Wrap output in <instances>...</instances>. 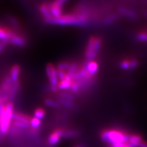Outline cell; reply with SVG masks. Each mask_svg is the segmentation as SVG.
<instances>
[{
    "label": "cell",
    "mask_w": 147,
    "mask_h": 147,
    "mask_svg": "<svg viewBox=\"0 0 147 147\" xmlns=\"http://www.w3.org/2000/svg\"><path fill=\"white\" fill-rule=\"evenodd\" d=\"M117 18H118V16L117 15L110 16L104 20V24H111V23L113 22L115 20H116L117 19Z\"/></svg>",
    "instance_id": "obj_25"
},
{
    "label": "cell",
    "mask_w": 147,
    "mask_h": 147,
    "mask_svg": "<svg viewBox=\"0 0 147 147\" xmlns=\"http://www.w3.org/2000/svg\"><path fill=\"white\" fill-rule=\"evenodd\" d=\"M138 147H147V142L142 140L138 145Z\"/></svg>",
    "instance_id": "obj_27"
},
{
    "label": "cell",
    "mask_w": 147,
    "mask_h": 147,
    "mask_svg": "<svg viewBox=\"0 0 147 147\" xmlns=\"http://www.w3.org/2000/svg\"><path fill=\"white\" fill-rule=\"evenodd\" d=\"M4 47V43H0V52H1Z\"/></svg>",
    "instance_id": "obj_28"
},
{
    "label": "cell",
    "mask_w": 147,
    "mask_h": 147,
    "mask_svg": "<svg viewBox=\"0 0 147 147\" xmlns=\"http://www.w3.org/2000/svg\"><path fill=\"white\" fill-rule=\"evenodd\" d=\"M45 103L46 105H49V106L52 107H58L59 106L58 103L55 102L54 100H53L52 99H45Z\"/></svg>",
    "instance_id": "obj_24"
},
{
    "label": "cell",
    "mask_w": 147,
    "mask_h": 147,
    "mask_svg": "<svg viewBox=\"0 0 147 147\" xmlns=\"http://www.w3.org/2000/svg\"><path fill=\"white\" fill-rule=\"evenodd\" d=\"M145 15H146V16L147 17V11L146 12V13H145Z\"/></svg>",
    "instance_id": "obj_30"
},
{
    "label": "cell",
    "mask_w": 147,
    "mask_h": 147,
    "mask_svg": "<svg viewBox=\"0 0 147 147\" xmlns=\"http://www.w3.org/2000/svg\"><path fill=\"white\" fill-rule=\"evenodd\" d=\"M119 66L123 70L133 69L132 67V59H123L119 63Z\"/></svg>",
    "instance_id": "obj_17"
},
{
    "label": "cell",
    "mask_w": 147,
    "mask_h": 147,
    "mask_svg": "<svg viewBox=\"0 0 147 147\" xmlns=\"http://www.w3.org/2000/svg\"><path fill=\"white\" fill-rule=\"evenodd\" d=\"M81 84L77 80H72L70 89L73 93H77L81 88Z\"/></svg>",
    "instance_id": "obj_21"
},
{
    "label": "cell",
    "mask_w": 147,
    "mask_h": 147,
    "mask_svg": "<svg viewBox=\"0 0 147 147\" xmlns=\"http://www.w3.org/2000/svg\"><path fill=\"white\" fill-rule=\"evenodd\" d=\"M74 147H84V145H78L77 146H75Z\"/></svg>",
    "instance_id": "obj_29"
},
{
    "label": "cell",
    "mask_w": 147,
    "mask_h": 147,
    "mask_svg": "<svg viewBox=\"0 0 147 147\" xmlns=\"http://www.w3.org/2000/svg\"><path fill=\"white\" fill-rule=\"evenodd\" d=\"M88 21V17L85 13L63 14L58 18H50L45 20L47 24L59 25H82Z\"/></svg>",
    "instance_id": "obj_1"
},
{
    "label": "cell",
    "mask_w": 147,
    "mask_h": 147,
    "mask_svg": "<svg viewBox=\"0 0 147 147\" xmlns=\"http://www.w3.org/2000/svg\"><path fill=\"white\" fill-rule=\"evenodd\" d=\"M12 102L0 103V132L5 135L9 132L13 114Z\"/></svg>",
    "instance_id": "obj_3"
},
{
    "label": "cell",
    "mask_w": 147,
    "mask_h": 147,
    "mask_svg": "<svg viewBox=\"0 0 147 147\" xmlns=\"http://www.w3.org/2000/svg\"><path fill=\"white\" fill-rule=\"evenodd\" d=\"M50 11L53 18H58L63 15V8L53 2L49 4Z\"/></svg>",
    "instance_id": "obj_10"
},
{
    "label": "cell",
    "mask_w": 147,
    "mask_h": 147,
    "mask_svg": "<svg viewBox=\"0 0 147 147\" xmlns=\"http://www.w3.org/2000/svg\"><path fill=\"white\" fill-rule=\"evenodd\" d=\"M64 129L63 128L58 127L55 129L52 132L50 133L47 139V143L49 146H54L58 144L63 136Z\"/></svg>",
    "instance_id": "obj_6"
},
{
    "label": "cell",
    "mask_w": 147,
    "mask_h": 147,
    "mask_svg": "<svg viewBox=\"0 0 147 147\" xmlns=\"http://www.w3.org/2000/svg\"><path fill=\"white\" fill-rule=\"evenodd\" d=\"M71 65V63L67 61H63L58 63V66L57 67V69H62V70H68L69 69L70 66Z\"/></svg>",
    "instance_id": "obj_23"
},
{
    "label": "cell",
    "mask_w": 147,
    "mask_h": 147,
    "mask_svg": "<svg viewBox=\"0 0 147 147\" xmlns=\"http://www.w3.org/2000/svg\"><path fill=\"white\" fill-rule=\"evenodd\" d=\"M46 74L51 86H57L59 82L57 69L53 64L49 63L46 66Z\"/></svg>",
    "instance_id": "obj_5"
},
{
    "label": "cell",
    "mask_w": 147,
    "mask_h": 147,
    "mask_svg": "<svg viewBox=\"0 0 147 147\" xmlns=\"http://www.w3.org/2000/svg\"><path fill=\"white\" fill-rule=\"evenodd\" d=\"M78 134V132L74 130H68V129H64V133L63 137L65 138H69V137H74L77 136Z\"/></svg>",
    "instance_id": "obj_22"
},
{
    "label": "cell",
    "mask_w": 147,
    "mask_h": 147,
    "mask_svg": "<svg viewBox=\"0 0 147 147\" xmlns=\"http://www.w3.org/2000/svg\"><path fill=\"white\" fill-rule=\"evenodd\" d=\"M16 34L7 27L0 26V40L4 42L9 41Z\"/></svg>",
    "instance_id": "obj_7"
},
{
    "label": "cell",
    "mask_w": 147,
    "mask_h": 147,
    "mask_svg": "<svg viewBox=\"0 0 147 147\" xmlns=\"http://www.w3.org/2000/svg\"><path fill=\"white\" fill-rule=\"evenodd\" d=\"M143 140L142 137L139 134H130L129 139L127 143V145L130 147H138V145Z\"/></svg>",
    "instance_id": "obj_12"
},
{
    "label": "cell",
    "mask_w": 147,
    "mask_h": 147,
    "mask_svg": "<svg viewBox=\"0 0 147 147\" xmlns=\"http://www.w3.org/2000/svg\"><path fill=\"white\" fill-rule=\"evenodd\" d=\"M41 125V120L36 118H31L30 123V126L31 129H33L35 130H38L40 127Z\"/></svg>",
    "instance_id": "obj_19"
},
{
    "label": "cell",
    "mask_w": 147,
    "mask_h": 147,
    "mask_svg": "<svg viewBox=\"0 0 147 147\" xmlns=\"http://www.w3.org/2000/svg\"><path fill=\"white\" fill-rule=\"evenodd\" d=\"M103 142L112 146H118L127 144L130 134L117 129H104L100 133Z\"/></svg>",
    "instance_id": "obj_2"
},
{
    "label": "cell",
    "mask_w": 147,
    "mask_h": 147,
    "mask_svg": "<svg viewBox=\"0 0 147 147\" xmlns=\"http://www.w3.org/2000/svg\"><path fill=\"white\" fill-rule=\"evenodd\" d=\"M102 45V39L99 37L93 36L89 38L85 49V57L87 60H94L97 57Z\"/></svg>",
    "instance_id": "obj_4"
},
{
    "label": "cell",
    "mask_w": 147,
    "mask_h": 147,
    "mask_svg": "<svg viewBox=\"0 0 147 147\" xmlns=\"http://www.w3.org/2000/svg\"><path fill=\"white\" fill-rule=\"evenodd\" d=\"M85 67L89 74L91 76H93L96 74H97L98 71L99 64L97 61H96L94 60L88 61V62L86 64Z\"/></svg>",
    "instance_id": "obj_8"
},
{
    "label": "cell",
    "mask_w": 147,
    "mask_h": 147,
    "mask_svg": "<svg viewBox=\"0 0 147 147\" xmlns=\"http://www.w3.org/2000/svg\"><path fill=\"white\" fill-rule=\"evenodd\" d=\"M9 43L17 47H22L25 44V40L23 37L16 34L9 41Z\"/></svg>",
    "instance_id": "obj_14"
},
{
    "label": "cell",
    "mask_w": 147,
    "mask_h": 147,
    "mask_svg": "<svg viewBox=\"0 0 147 147\" xmlns=\"http://www.w3.org/2000/svg\"><path fill=\"white\" fill-rule=\"evenodd\" d=\"M72 82V80H69V79H66L59 81L58 85H57L58 89L61 90L70 89Z\"/></svg>",
    "instance_id": "obj_16"
},
{
    "label": "cell",
    "mask_w": 147,
    "mask_h": 147,
    "mask_svg": "<svg viewBox=\"0 0 147 147\" xmlns=\"http://www.w3.org/2000/svg\"><path fill=\"white\" fill-rule=\"evenodd\" d=\"M45 110L42 107H38L35 109L34 112V117L41 120L45 116Z\"/></svg>",
    "instance_id": "obj_18"
},
{
    "label": "cell",
    "mask_w": 147,
    "mask_h": 147,
    "mask_svg": "<svg viewBox=\"0 0 147 147\" xmlns=\"http://www.w3.org/2000/svg\"><path fill=\"white\" fill-rule=\"evenodd\" d=\"M31 118L30 116L27 115L25 113L18 112H14L13 114L12 120L25 123L30 125Z\"/></svg>",
    "instance_id": "obj_9"
},
{
    "label": "cell",
    "mask_w": 147,
    "mask_h": 147,
    "mask_svg": "<svg viewBox=\"0 0 147 147\" xmlns=\"http://www.w3.org/2000/svg\"><path fill=\"white\" fill-rule=\"evenodd\" d=\"M119 11L120 12L121 14L129 18H131V19H135L137 17V14L136 12L134 11L131 10V9H129L125 7H122L119 9Z\"/></svg>",
    "instance_id": "obj_15"
},
{
    "label": "cell",
    "mask_w": 147,
    "mask_h": 147,
    "mask_svg": "<svg viewBox=\"0 0 147 147\" xmlns=\"http://www.w3.org/2000/svg\"><path fill=\"white\" fill-rule=\"evenodd\" d=\"M21 68L18 64H14L11 69L10 72V79L12 82L16 83L17 82L18 77L20 73Z\"/></svg>",
    "instance_id": "obj_11"
},
{
    "label": "cell",
    "mask_w": 147,
    "mask_h": 147,
    "mask_svg": "<svg viewBox=\"0 0 147 147\" xmlns=\"http://www.w3.org/2000/svg\"><path fill=\"white\" fill-rule=\"evenodd\" d=\"M39 11L41 14L44 16V20L49 19V18L52 17L51 13H50V11L49 4L47 3H43L41 4V5H40Z\"/></svg>",
    "instance_id": "obj_13"
},
{
    "label": "cell",
    "mask_w": 147,
    "mask_h": 147,
    "mask_svg": "<svg viewBox=\"0 0 147 147\" xmlns=\"http://www.w3.org/2000/svg\"><path fill=\"white\" fill-rule=\"evenodd\" d=\"M67 0H55L54 1H53V3H55L57 5H58L59 6H63V4L65 3Z\"/></svg>",
    "instance_id": "obj_26"
},
{
    "label": "cell",
    "mask_w": 147,
    "mask_h": 147,
    "mask_svg": "<svg viewBox=\"0 0 147 147\" xmlns=\"http://www.w3.org/2000/svg\"><path fill=\"white\" fill-rule=\"evenodd\" d=\"M136 38L140 42H147V32L140 31L136 34Z\"/></svg>",
    "instance_id": "obj_20"
}]
</instances>
